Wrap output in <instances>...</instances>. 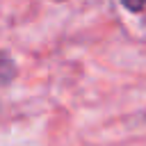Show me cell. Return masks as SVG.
Returning a JSON list of instances; mask_svg holds the SVG:
<instances>
[{
    "label": "cell",
    "mask_w": 146,
    "mask_h": 146,
    "mask_svg": "<svg viewBox=\"0 0 146 146\" xmlns=\"http://www.w3.org/2000/svg\"><path fill=\"white\" fill-rule=\"evenodd\" d=\"M121 5H123L128 11H141L144 5H146V0H121Z\"/></svg>",
    "instance_id": "1"
}]
</instances>
